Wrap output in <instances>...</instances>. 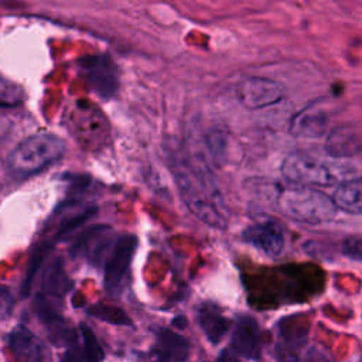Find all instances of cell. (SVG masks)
<instances>
[{"label":"cell","mask_w":362,"mask_h":362,"mask_svg":"<svg viewBox=\"0 0 362 362\" xmlns=\"http://www.w3.org/2000/svg\"><path fill=\"white\" fill-rule=\"evenodd\" d=\"M197 318L204 335L214 345L219 344L230 328V320L226 318L216 304L209 301H205L198 307Z\"/></svg>","instance_id":"15"},{"label":"cell","mask_w":362,"mask_h":362,"mask_svg":"<svg viewBox=\"0 0 362 362\" xmlns=\"http://www.w3.org/2000/svg\"><path fill=\"white\" fill-rule=\"evenodd\" d=\"M89 314L98 320H102L115 325H133L130 317L119 307L107 305V304H96L89 308Z\"/></svg>","instance_id":"19"},{"label":"cell","mask_w":362,"mask_h":362,"mask_svg":"<svg viewBox=\"0 0 362 362\" xmlns=\"http://www.w3.org/2000/svg\"><path fill=\"white\" fill-rule=\"evenodd\" d=\"M51 247L52 245L48 243V242H44L41 243L33 253L31 256V262H30V266L27 269V274L24 277V281H23V286H21V296L23 297H27L28 293H30V288H31V284H33V280L42 263V260L47 257V255L51 252Z\"/></svg>","instance_id":"20"},{"label":"cell","mask_w":362,"mask_h":362,"mask_svg":"<svg viewBox=\"0 0 362 362\" xmlns=\"http://www.w3.org/2000/svg\"><path fill=\"white\" fill-rule=\"evenodd\" d=\"M69 287H71V281L64 273V267L59 259H57L51 266H48L47 272L44 273L40 296L48 300L49 298L61 300L68 293Z\"/></svg>","instance_id":"18"},{"label":"cell","mask_w":362,"mask_h":362,"mask_svg":"<svg viewBox=\"0 0 362 362\" xmlns=\"http://www.w3.org/2000/svg\"><path fill=\"white\" fill-rule=\"evenodd\" d=\"M342 253L351 260L359 262L362 257V242L359 236H349L342 242Z\"/></svg>","instance_id":"23"},{"label":"cell","mask_w":362,"mask_h":362,"mask_svg":"<svg viewBox=\"0 0 362 362\" xmlns=\"http://www.w3.org/2000/svg\"><path fill=\"white\" fill-rule=\"evenodd\" d=\"M95 214H96V208H86V209H83V211H81V212H78V214L69 216L68 219H65V221L59 225V228H58V230H57V233H55V239L59 240V239L65 238L66 235L72 233L75 229H78L79 226H82L83 223H86Z\"/></svg>","instance_id":"21"},{"label":"cell","mask_w":362,"mask_h":362,"mask_svg":"<svg viewBox=\"0 0 362 362\" xmlns=\"http://www.w3.org/2000/svg\"><path fill=\"white\" fill-rule=\"evenodd\" d=\"M136 246L137 238L132 233L119 235L110 245L103 264V286L109 296L117 297L123 291Z\"/></svg>","instance_id":"5"},{"label":"cell","mask_w":362,"mask_h":362,"mask_svg":"<svg viewBox=\"0 0 362 362\" xmlns=\"http://www.w3.org/2000/svg\"><path fill=\"white\" fill-rule=\"evenodd\" d=\"M164 150L180 197L189 212L212 228H226L228 211L211 173L174 140Z\"/></svg>","instance_id":"1"},{"label":"cell","mask_w":362,"mask_h":362,"mask_svg":"<svg viewBox=\"0 0 362 362\" xmlns=\"http://www.w3.org/2000/svg\"><path fill=\"white\" fill-rule=\"evenodd\" d=\"M243 239L269 257H277L286 246L283 225L273 218H259L247 225L243 230Z\"/></svg>","instance_id":"6"},{"label":"cell","mask_w":362,"mask_h":362,"mask_svg":"<svg viewBox=\"0 0 362 362\" xmlns=\"http://www.w3.org/2000/svg\"><path fill=\"white\" fill-rule=\"evenodd\" d=\"M14 307V298L10 290L0 284V320L7 318Z\"/></svg>","instance_id":"24"},{"label":"cell","mask_w":362,"mask_h":362,"mask_svg":"<svg viewBox=\"0 0 362 362\" xmlns=\"http://www.w3.org/2000/svg\"><path fill=\"white\" fill-rule=\"evenodd\" d=\"M281 174L304 185H337L361 178L358 164L351 160L320 157L308 153L290 154L281 164Z\"/></svg>","instance_id":"2"},{"label":"cell","mask_w":362,"mask_h":362,"mask_svg":"<svg viewBox=\"0 0 362 362\" xmlns=\"http://www.w3.org/2000/svg\"><path fill=\"white\" fill-rule=\"evenodd\" d=\"M8 349L16 362H44L45 346L42 341L25 325H16L7 337Z\"/></svg>","instance_id":"11"},{"label":"cell","mask_w":362,"mask_h":362,"mask_svg":"<svg viewBox=\"0 0 362 362\" xmlns=\"http://www.w3.org/2000/svg\"><path fill=\"white\" fill-rule=\"evenodd\" d=\"M328 157L337 160H349L361 151V136L352 126H338L331 130L325 140Z\"/></svg>","instance_id":"14"},{"label":"cell","mask_w":362,"mask_h":362,"mask_svg":"<svg viewBox=\"0 0 362 362\" xmlns=\"http://www.w3.org/2000/svg\"><path fill=\"white\" fill-rule=\"evenodd\" d=\"M279 209L288 218L308 225L331 221L335 206L328 195L313 188H287L277 197Z\"/></svg>","instance_id":"4"},{"label":"cell","mask_w":362,"mask_h":362,"mask_svg":"<svg viewBox=\"0 0 362 362\" xmlns=\"http://www.w3.org/2000/svg\"><path fill=\"white\" fill-rule=\"evenodd\" d=\"M24 99L23 89L0 75V106H16Z\"/></svg>","instance_id":"22"},{"label":"cell","mask_w":362,"mask_h":362,"mask_svg":"<svg viewBox=\"0 0 362 362\" xmlns=\"http://www.w3.org/2000/svg\"><path fill=\"white\" fill-rule=\"evenodd\" d=\"M81 66L86 72V78L92 89L102 98H110L117 89V75L115 64L110 58L98 55L81 59Z\"/></svg>","instance_id":"10"},{"label":"cell","mask_w":362,"mask_h":362,"mask_svg":"<svg viewBox=\"0 0 362 362\" xmlns=\"http://www.w3.org/2000/svg\"><path fill=\"white\" fill-rule=\"evenodd\" d=\"M216 362H240V358L230 348H225L218 355Z\"/></svg>","instance_id":"25"},{"label":"cell","mask_w":362,"mask_h":362,"mask_svg":"<svg viewBox=\"0 0 362 362\" xmlns=\"http://www.w3.org/2000/svg\"><path fill=\"white\" fill-rule=\"evenodd\" d=\"M239 102L250 110L277 103L283 96L281 86L267 78H247L238 86Z\"/></svg>","instance_id":"7"},{"label":"cell","mask_w":362,"mask_h":362,"mask_svg":"<svg viewBox=\"0 0 362 362\" xmlns=\"http://www.w3.org/2000/svg\"><path fill=\"white\" fill-rule=\"evenodd\" d=\"M154 345L151 349L153 362H187L191 355V342L184 335L158 327L154 329Z\"/></svg>","instance_id":"8"},{"label":"cell","mask_w":362,"mask_h":362,"mask_svg":"<svg viewBox=\"0 0 362 362\" xmlns=\"http://www.w3.org/2000/svg\"><path fill=\"white\" fill-rule=\"evenodd\" d=\"M277 362H301L300 358L297 356V354H293L291 351L287 349H281L277 354Z\"/></svg>","instance_id":"26"},{"label":"cell","mask_w":362,"mask_h":362,"mask_svg":"<svg viewBox=\"0 0 362 362\" xmlns=\"http://www.w3.org/2000/svg\"><path fill=\"white\" fill-rule=\"evenodd\" d=\"M327 113L315 107H308L293 119L291 132L300 137H320L327 132Z\"/></svg>","instance_id":"16"},{"label":"cell","mask_w":362,"mask_h":362,"mask_svg":"<svg viewBox=\"0 0 362 362\" xmlns=\"http://www.w3.org/2000/svg\"><path fill=\"white\" fill-rule=\"evenodd\" d=\"M79 338L66 346L59 362H103L105 351L93 331L86 325H79Z\"/></svg>","instance_id":"13"},{"label":"cell","mask_w":362,"mask_h":362,"mask_svg":"<svg viewBox=\"0 0 362 362\" xmlns=\"http://www.w3.org/2000/svg\"><path fill=\"white\" fill-rule=\"evenodd\" d=\"M65 153V143L54 134H35L23 140L8 156L7 167L17 177L34 175L57 163Z\"/></svg>","instance_id":"3"},{"label":"cell","mask_w":362,"mask_h":362,"mask_svg":"<svg viewBox=\"0 0 362 362\" xmlns=\"http://www.w3.org/2000/svg\"><path fill=\"white\" fill-rule=\"evenodd\" d=\"M151 362H153V361H151Z\"/></svg>","instance_id":"27"},{"label":"cell","mask_w":362,"mask_h":362,"mask_svg":"<svg viewBox=\"0 0 362 362\" xmlns=\"http://www.w3.org/2000/svg\"><path fill=\"white\" fill-rule=\"evenodd\" d=\"M335 209L346 214L361 215L362 212V181L361 178L342 182L331 197Z\"/></svg>","instance_id":"17"},{"label":"cell","mask_w":362,"mask_h":362,"mask_svg":"<svg viewBox=\"0 0 362 362\" xmlns=\"http://www.w3.org/2000/svg\"><path fill=\"white\" fill-rule=\"evenodd\" d=\"M112 228L107 225H95L85 230L81 238L71 247V255L74 256H88L90 262H99L105 255L106 249L113 243L110 238Z\"/></svg>","instance_id":"12"},{"label":"cell","mask_w":362,"mask_h":362,"mask_svg":"<svg viewBox=\"0 0 362 362\" xmlns=\"http://www.w3.org/2000/svg\"><path fill=\"white\" fill-rule=\"evenodd\" d=\"M239 358L259 359L262 354V334L257 321L250 315H240L233 327L229 346Z\"/></svg>","instance_id":"9"}]
</instances>
